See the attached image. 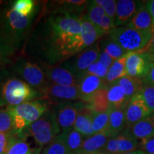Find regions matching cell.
Segmentation results:
<instances>
[{
	"instance_id": "484cf974",
	"label": "cell",
	"mask_w": 154,
	"mask_h": 154,
	"mask_svg": "<svg viewBox=\"0 0 154 154\" xmlns=\"http://www.w3.org/2000/svg\"><path fill=\"white\" fill-rule=\"evenodd\" d=\"M61 137L72 154H79L84 137L74 128L67 132L61 133Z\"/></svg>"
},
{
	"instance_id": "8fae6325",
	"label": "cell",
	"mask_w": 154,
	"mask_h": 154,
	"mask_svg": "<svg viewBox=\"0 0 154 154\" xmlns=\"http://www.w3.org/2000/svg\"><path fill=\"white\" fill-rule=\"evenodd\" d=\"M84 104L85 103L82 101L76 103L70 101L63 102L50 106L55 111L61 133L67 132L74 128L78 113Z\"/></svg>"
},
{
	"instance_id": "836d02e7",
	"label": "cell",
	"mask_w": 154,
	"mask_h": 154,
	"mask_svg": "<svg viewBox=\"0 0 154 154\" xmlns=\"http://www.w3.org/2000/svg\"><path fill=\"white\" fill-rule=\"evenodd\" d=\"M12 7L19 14L26 17L34 16L36 11L35 3L32 0H17L12 3Z\"/></svg>"
},
{
	"instance_id": "e0dca14e",
	"label": "cell",
	"mask_w": 154,
	"mask_h": 154,
	"mask_svg": "<svg viewBox=\"0 0 154 154\" xmlns=\"http://www.w3.org/2000/svg\"><path fill=\"white\" fill-rule=\"evenodd\" d=\"M125 131L137 140H143L154 136V113L148 116Z\"/></svg>"
},
{
	"instance_id": "277c9868",
	"label": "cell",
	"mask_w": 154,
	"mask_h": 154,
	"mask_svg": "<svg viewBox=\"0 0 154 154\" xmlns=\"http://www.w3.org/2000/svg\"><path fill=\"white\" fill-rule=\"evenodd\" d=\"M49 108L45 101L38 99L7 109L12 116L16 134L21 136L23 131L38 120Z\"/></svg>"
},
{
	"instance_id": "9c48e42d",
	"label": "cell",
	"mask_w": 154,
	"mask_h": 154,
	"mask_svg": "<svg viewBox=\"0 0 154 154\" xmlns=\"http://www.w3.org/2000/svg\"><path fill=\"white\" fill-rule=\"evenodd\" d=\"M39 99L45 101L49 106L77 99L80 101L78 86H61L50 83L42 92Z\"/></svg>"
},
{
	"instance_id": "3957f363",
	"label": "cell",
	"mask_w": 154,
	"mask_h": 154,
	"mask_svg": "<svg viewBox=\"0 0 154 154\" xmlns=\"http://www.w3.org/2000/svg\"><path fill=\"white\" fill-rule=\"evenodd\" d=\"M34 16H22L13 9L12 4L0 9V39L16 50L20 49L32 27Z\"/></svg>"
},
{
	"instance_id": "ee69618b",
	"label": "cell",
	"mask_w": 154,
	"mask_h": 154,
	"mask_svg": "<svg viewBox=\"0 0 154 154\" xmlns=\"http://www.w3.org/2000/svg\"><path fill=\"white\" fill-rule=\"evenodd\" d=\"M143 50L147 51V52L149 54V55L151 56L152 60H153V61L154 62V33H153V36H152L151 41H150L149 43L147 44V46H146L145 49H143Z\"/></svg>"
},
{
	"instance_id": "4fadbf2b",
	"label": "cell",
	"mask_w": 154,
	"mask_h": 154,
	"mask_svg": "<svg viewBox=\"0 0 154 154\" xmlns=\"http://www.w3.org/2000/svg\"><path fill=\"white\" fill-rule=\"evenodd\" d=\"M151 113L140 92L136 94L131 99L125 109L126 128L133 126Z\"/></svg>"
},
{
	"instance_id": "d590c367",
	"label": "cell",
	"mask_w": 154,
	"mask_h": 154,
	"mask_svg": "<svg viewBox=\"0 0 154 154\" xmlns=\"http://www.w3.org/2000/svg\"><path fill=\"white\" fill-rule=\"evenodd\" d=\"M96 3L101 6L106 14L115 22L116 11V1L114 0H95Z\"/></svg>"
},
{
	"instance_id": "7c38bea8",
	"label": "cell",
	"mask_w": 154,
	"mask_h": 154,
	"mask_svg": "<svg viewBox=\"0 0 154 154\" xmlns=\"http://www.w3.org/2000/svg\"><path fill=\"white\" fill-rule=\"evenodd\" d=\"M139 147V142L126 131L118 136L109 138L102 152L109 154H123L136 151Z\"/></svg>"
},
{
	"instance_id": "f1b7e54d",
	"label": "cell",
	"mask_w": 154,
	"mask_h": 154,
	"mask_svg": "<svg viewBox=\"0 0 154 154\" xmlns=\"http://www.w3.org/2000/svg\"><path fill=\"white\" fill-rule=\"evenodd\" d=\"M58 2L60 5V7L58 8L63 9V10L69 12V14L81 16L87 8L88 1L67 0V1H59Z\"/></svg>"
},
{
	"instance_id": "ab89813d",
	"label": "cell",
	"mask_w": 154,
	"mask_h": 154,
	"mask_svg": "<svg viewBox=\"0 0 154 154\" xmlns=\"http://www.w3.org/2000/svg\"><path fill=\"white\" fill-rule=\"evenodd\" d=\"M16 135H9L0 132V154H6L11 140Z\"/></svg>"
},
{
	"instance_id": "8992f818",
	"label": "cell",
	"mask_w": 154,
	"mask_h": 154,
	"mask_svg": "<svg viewBox=\"0 0 154 154\" xmlns=\"http://www.w3.org/2000/svg\"><path fill=\"white\" fill-rule=\"evenodd\" d=\"M153 32L135 29L127 26L116 27L109 34V37L116 42L128 52L145 49L151 41Z\"/></svg>"
},
{
	"instance_id": "74e56055",
	"label": "cell",
	"mask_w": 154,
	"mask_h": 154,
	"mask_svg": "<svg viewBox=\"0 0 154 154\" xmlns=\"http://www.w3.org/2000/svg\"><path fill=\"white\" fill-rule=\"evenodd\" d=\"M109 69L103 66L99 61H96V62L92 63L86 70L85 74H91L96 76L99 78L104 79L106 76Z\"/></svg>"
},
{
	"instance_id": "cb8c5ba5",
	"label": "cell",
	"mask_w": 154,
	"mask_h": 154,
	"mask_svg": "<svg viewBox=\"0 0 154 154\" xmlns=\"http://www.w3.org/2000/svg\"><path fill=\"white\" fill-rule=\"evenodd\" d=\"M116 83L123 88L127 99L129 101L133 96L141 91L144 86L142 79L134 78L129 76L123 77L117 81Z\"/></svg>"
},
{
	"instance_id": "1f68e13d",
	"label": "cell",
	"mask_w": 154,
	"mask_h": 154,
	"mask_svg": "<svg viewBox=\"0 0 154 154\" xmlns=\"http://www.w3.org/2000/svg\"><path fill=\"white\" fill-rule=\"evenodd\" d=\"M42 154H72L69 151L61 134L44 148Z\"/></svg>"
},
{
	"instance_id": "f35d334b",
	"label": "cell",
	"mask_w": 154,
	"mask_h": 154,
	"mask_svg": "<svg viewBox=\"0 0 154 154\" xmlns=\"http://www.w3.org/2000/svg\"><path fill=\"white\" fill-rule=\"evenodd\" d=\"M140 94L152 113H154V86L144 85Z\"/></svg>"
},
{
	"instance_id": "83f0119b",
	"label": "cell",
	"mask_w": 154,
	"mask_h": 154,
	"mask_svg": "<svg viewBox=\"0 0 154 154\" xmlns=\"http://www.w3.org/2000/svg\"><path fill=\"white\" fill-rule=\"evenodd\" d=\"M101 49L110 57L113 61L124 57L128 52L123 49L116 42L108 37L101 42Z\"/></svg>"
},
{
	"instance_id": "d4e9b609",
	"label": "cell",
	"mask_w": 154,
	"mask_h": 154,
	"mask_svg": "<svg viewBox=\"0 0 154 154\" xmlns=\"http://www.w3.org/2000/svg\"><path fill=\"white\" fill-rule=\"evenodd\" d=\"M107 87L99 90L92 96L89 103L86 104L94 113H100L110 110L111 106L107 97Z\"/></svg>"
},
{
	"instance_id": "4316f807",
	"label": "cell",
	"mask_w": 154,
	"mask_h": 154,
	"mask_svg": "<svg viewBox=\"0 0 154 154\" xmlns=\"http://www.w3.org/2000/svg\"><path fill=\"white\" fill-rule=\"evenodd\" d=\"M40 149H31L26 140L16 135L11 140L6 154H38Z\"/></svg>"
},
{
	"instance_id": "ba28073f",
	"label": "cell",
	"mask_w": 154,
	"mask_h": 154,
	"mask_svg": "<svg viewBox=\"0 0 154 154\" xmlns=\"http://www.w3.org/2000/svg\"><path fill=\"white\" fill-rule=\"evenodd\" d=\"M100 53V44L96 42L91 47L59 63V65L68 69L78 78L82 79L85 75L88 67L98 60Z\"/></svg>"
},
{
	"instance_id": "2e32d148",
	"label": "cell",
	"mask_w": 154,
	"mask_h": 154,
	"mask_svg": "<svg viewBox=\"0 0 154 154\" xmlns=\"http://www.w3.org/2000/svg\"><path fill=\"white\" fill-rule=\"evenodd\" d=\"M144 2L132 0H119L116 1L115 24L116 27L127 24L139 10Z\"/></svg>"
},
{
	"instance_id": "f546056e",
	"label": "cell",
	"mask_w": 154,
	"mask_h": 154,
	"mask_svg": "<svg viewBox=\"0 0 154 154\" xmlns=\"http://www.w3.org/2000/svg\"><path fill=\"white\" fill-rule=\"evenodd\" d=\"M106 14L104 10L95 1H89L86 8V17L96 28L99 26L102 18Z\"/></svg>"
},
{
	"instance_id": "b9f144b4",
	"label": "cell",
	"mask_w": 154,
	"mask_h": 154,
	"mask_svg": "<svg viewBox=\"0 0 154 154\" xmlns=\"http://www.w3.org/2000/svg\"><path fill=\"white\" fill-rule=\"evenodd\" d=\"M97 61H99L101 63H102V64L106 67L107 69L110 68L111 65L113 64V61H114L109 55L107 54L106 53L103 51H101V53H100L99 59H98Z\"/></svg>"
},
{
	"instance_id": "7a4b0ae2",
	"label": "cell",
	"mask_w": 154,
	"mask_h": 154,
	"mask_svg": "<svg viewBox=\"0 0 154 154\" xmlns=\"http://www.w3.org/2000/svg\"><path fill=\"white\" fill-rule=\"evenodd\" d=\"M40 97L41 94L11 69H0V106L15 107Z\"/></svg>"
},
{
	"instance_id": "f6af8a7d",
	"label": "cell",
	"mask_w": 154,
	"mask_h": 154,
	"mask_svg": "<svg viewBox=\"0 0 154 154\" xmlns=\"http://www.w3.org/2000/svg\"><path fill=\"white\" fill-rule=\"evenodd\" d=\"M146 6L147 7L148 10H149L150 14L153 19L154 22V0H151V1H146Z\"/></svg>"
},
{
	"instance_id": "d6a6232c",
	"label": "cell",
	"mask_w": 154,
	"mask_h": 154,
	"mask_svg": "<svg viewBox=\"0 0 154 154\" xmlns=\"http://www.w3.org/2000/svg\"><path fill=\"white\" fill-rule=\"evenodd\" d=\"M0 132L9 135H17L12 116L8 109H0Z\"/></svg>"
},
{
	"instance_id": "7bdbcfd3",
	"label": "cell",
	"mask_w": 154,
	"mask_h": 154,
	"mask_svg": "<svg viewBox=\"0 0 154 154\" xmlns=\"http://www.w3.org/2000/svg\"><path fill=\"white\" fill-rule=\"evenodd\" d=\"M142 79H143L144 85L154 86V63L148 74Z\"/></svg>"
},
{
	"instance_id": "5b68a950",
	"label": "cell",
	"mask_w": 154,
	"mask_h": 154,
	"mask_svg": "<svg viewBox=\"0 0 154 154\" xmlns=\"http://www.w3.org/2000/svg\"><path fill=\"white\" fill-rule=\"evenodd\" d=\"M11 70L40 94L49 84L43 66L32 59L19 57L11 63Z\"/></svg>"
},
{
	"instance_id": "44dd1931",
	"label": "cell",
	"mask_w": 154,
	"mask_h": 154,
	"mask_svg": "<svg viewBox=\"0 0 154 154\" xmlns=\"http://www.w3.org/2000/svg\"><path fill=\"white\" fill-rule=\"evenodd\" d=\"M126 128L125 109H113L109 111V121L107 132L111 137L118 136Z\"/></svg>"
},
{
	"instance_id": "8d00e7d4",
	"label": "cell",
	"mask_w": 154,
	"mask_h": 154,
	"mask_svg": "<svg viewBox=\"0 0 154 154\" xmlns=\"http://www.w3.org/2000/svg\"><path fill=\"white\" fill-rule=\"evenodd\" d=\"M116 27V26L114 21L109 16H107L106 14H105L102 18L99 26L97 27V29L99 30L100 35L102 37L103 36L110 34L111 31L114 29Z\"/></svg>"
},
{
	"instance_id": "30bf717a",
	"label": "cell",
	"mask_w": 154,
	"mask_h": 154,
	"mask_svg": "<svg viewBox=\"0 0 154 154\" xmlns=\"http://www.w3.org/2000/svg\"><path fill=\"white\" fill-rule=\"evenodd\" d=\"M153 63L151 56L144 50L128 52L126 60L127 75L134 78L143 79Z\"/></svg>"
},
{
	"instance_id": "7dc6e473",
	"label": "cell",
	"mask_w": 154,
	"mask_h": 154,
	"mask_svg": "<svg viewBox=\"0 0 154 154\" xmlns=\"http://www.w3.org/2000/svg\"><path fill=\"white\" fill-rule=\"evenodd\" d=\"M94 154H109V153H105V152H98V153H94Z\"/></svg>"
},
{
	"instance_id": "e575fe53",
	"label": "cell",
	"mask_w": 154,
	"mask_h": 154,
	"mask_svg": "<svg viewBox=\"0 0 154 154\" xmlns=\"http://www.w3.org/2000/svg\"><path fill=\"white\" fill-rule=\"evenodd\" d=\"M109 111L110 110L106 112L94 114L93 121H92V128H93L94 134L107 131L109 121Z\"/></svg>"
},
{
	"instance_id": "bcb514c9",
	"label": "cell",
	"mask_w": 154,
	"mask_h": 154,
	"mask_svg": "<svg viewBox=\"0 0 154 154\" xmlns=\"http://www.w3.org/2000/svg\"><path fill=\"white\" fill-rule=\"evenodd\" d=\"M123 154H147V153H146L145 152L141 151V150H136V151L128 152V153H125Z\"/></svg>"
},
{
	"instance_id": "5bb4252c",
	"label": "cell",
	"mask_w": 154,
	"mask_h": 154,
	"mask_svg": "<svg viewBox=\"0 0 154 154\" xmlns=\"http://www.w3.org/2000/svg\"><path fill=\"white\" fill-rule=\"evenodd\" d=\"M48 82L61 86H78L81 79L76 77L68 69L60 65H47L43 66Z\"/></svg>"
},
{
	"instance_id": "4dcf8cb0",
	"label": "cell",
	"mask_w": 154,
	"mask_h": 154,
	"mask_svg": "<svg viewBox=\"0 0 154 154\" xmlns=\"http://www.w3.org/2000/svg\"><path fill=\"white\" fill-rule=\"evenodd\" d=\"M17 51L14 48L0 39V69H4L7 65L11 64L16 60Z\"/></svg>"
},
{
	"instance_id": "60d3db41",
	"label": "cell",
	"mask_w": 154,
	"mask_h": 154,
	"mask_svg": "<svg viewBox=\"0 0 154 154\" xmlns=\"http://www.w3.org/2000/svg\"><path fill=\"white\" fill-rule=\"evenodd\" d=\"M139 147L147 154H154V136L140 140Z\"/></svg>"
},
{
	"instance_id": "ac0fdd59",
	"label": "cell",
	"mask_w": 154,
	"mask_h": 154,
	"mask_svg": "<svg viewBox=\"0 0 154 154\" xmlns=\"http://www.w3.org/2000/svg\"><path fill=\"white\" fill-rule=\"evenodd\" d=\"M94 113L86 104H84L77 116L75 121L74 128L84 136V138L89 137L94 134L92 128Z\"/></svg>"
},
{
	"instance_id": "7402d4cb",
	"label": "cell",
	"mask_w": 154,
	"mask_h": 154,
	"mask_svg": "<svg viewBox=\"0 0 154 154\" xmlns=\"http://www.w3.org/2000/svg\"><path fill=\"white\" fill-rule=\"evenodd\" d=\"M107 97L110 106L113 109H126L129 102L123 88L116 82L108 86Z\"/></svg>"
},
{
	"instance_id": "d6986e66",
	"label": "cell",
	"mask_w": 154,
	"mask_h": 154,
	"mask_svg": "<svg viewBox=\"0 0 154 154\" xmlns=\"http://www.w3.org/2000/svg\"><path fill=\"white\" fill-rule=\"evenodd\" d=\"M126 26L139 31L154 33V22L146 7L145 2Z\"/></svg>"
},
{
	"instance_id": "9a60e30c",
	"label": "cell",
	"mask_w": 154,
	"mask_h": 154,
	"mask_svg": "<svg viewBox=\"0 0 154 154\" xmlns=\"http://www.w3.org/2000/svg\"><path fill=\"white\" fill-rule=\"evenodd\" d=\"M105 87L107 86L104 79L94 75L85 74L78 84L80 101L87 104L96 92Z\"/></svg>"
},
{
	"instance_id": "52a82bcc",
	"label": "cell",
	"mask_w": 154,
	"mask_h": 154,
	"mask_svg": "<svg viewBox=\"0 0 154 154\" xmlns=\"http://www.w3.org/2000/svg\"><path fill=\"white\" fill-rule=\"evenodd\" d=\"M27 129L33 136L36 143L40 147L48 145L61 133L57 115L51 107Z\"/></svg>"
},
{
	"instance_id": "ffe728a7",
	"label": "cell",
	"mask_w": 154,
	"mask_h": 154,
	"mask_svg": "<svg viewBox=\"0 0 154 154\" xmlns=\"http://www.w3.org/2000/svg\"><path fill=\"white\" fill-rule=\"evenodd\" d=\"M111 136L107 131L98 133L84 138L79 154H94L102 151Z\"/></svg>"
},
{
	"instance_id": "603a6c76",
	"label": "cell",
	"mask_w": 154,
	"mask_h": 154,
	"mask_svg": "<svg viewBox=\"0 0 154 154\" xmlns=\"http://www.w3.org/2000/svg\"><path fill=\"white\" fill-rule=\"evenodd\" d=\"M127 55V54H126ZM126 55L121 59L113 61V64L109 69L107 75L104 79L106 86H109L123 77L128 76L126 68Z\"/></svg>"
},
{
	"instance_id": "6da1fadb",
	"label": "cell",
	"mask_w": 154,
	"mask_h": 154,
	"mask_svg": "<svg viewBox=\"0 0 154 154\" xmlns=\"http://www.w3.org/2000/svg\"><path fill=\"white\" fill-rule=\"evenodd\" d=\"M83 15V14H82ZM57 8L35 32L38 54L50 65L59 64L96 43L100 35L88 21Z\"/></svg>"
}]
</instances>
